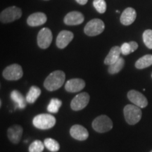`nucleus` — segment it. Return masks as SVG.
Returning a JSON list of instances; mask_svg holds the SVG:
<instances>
[{
    "label": "nucleus",
    "instance_id": "nucleus-14",
    "mask_svg": "<svg viewBox=\"0 0 152 152\" xmlns=\"http://www.w3.org/2000/svg\"><path fill=\"white\" fill-rule=\"evenodd\" d=\"M85 82L80 78H73L66 82L65 85L66 90L68 92H77L84 89Z\"/></svg>",
    "mask_w": 152,
    "mask_h": 152
},
{
    "label": "nucleus",
    "instance_id": "nucleus-26",
    "mask_svg": "<svg viewBox=\"0 0 152 152\" xmlns=\"http://www.w3.org/2000/svg\"><path fill=\"white\" fill-rule=\"evenodd\" d=\"M93 6L100 14H104L106 10V3L105 0H94Z\"/></svg>",
    "mask_w": 152,
    "mask_h": 152
},
{
    "label": "nucleus",
    "instance_id": "nucleus-2",
    "mask_svg": "<svg viewBox=\"0 0 152 152\" xmlns=\"http://www.w3.org/2000/svg\"><path fill=\"white\" fill-rule=\"evenodd\" d=\"M33 124L35 128L40 130H48L56 124V118L51 114H39L33 118Z\"/></svg>",
    "mask_w": 152,
    "mask_h": 152
},
{
    "label": "nucleus",
    "instance_id": "nucleus-16",
    "mask_svg": "<svg viewBox=\"0 0 152 152\" xmlns=\"http://www.w3.org/2000/svg\"><path fill=\"white\" fill-rule=\"evenodd\" d=\"M47 16L44 13L37 12L34 13L28 17L27 19V23L31 27H36L45 24L47 22Z\"/></svg>",
    "mask_w": 152,
    "mask_h": 152
},
{
    "label": "nucleus",
    "instance_id": "nucleus-8",
    "mask_svg": "<svg viewBox=\"0 0 152 152\" xmlns=\"http://www.w3.org/2000/svg\"><path fill=\"white\" fill-rule=\"evenodd\" d=\"M90 102V95L87 92H82L77 94L73 99L71 107L73 111H80L85 109Z\"/></svg>",
    "mask_w": 152,
    "mask_h": 152
},
{
    "label": "nucleus",
    "instance_id": "nucleus-22",
    "mask_svg": "<svg viewBox=\"0 0 152 152\" xmlns=\"http://www.w3.org/2000/svg\"><path fill=\"white\" fill-rule=\"evenodd\" d=\"M125 65V60L124 58L121 57L116 62H115L114 64H111V65L109 66V69H108V71L110 74H116L119 73L121 70L123 69V67H124Z\"/></svg>",
    "mask_w": 152,
    "mask_h": 152
},
{
    "label": "nucleus",
    "instance_id": "nucleus-25",
    "mask_svg": "<svg viewBox=\"0 0 152 152\" xmlns=\"http://www.w3.org/2000/svg\"><path fill=\"white\" fill-rule=\"evenodd\" d=\"M45 147V144L40 140H35L30 145L29 152H42Z\"/></svg>",
    "mask_w": 152,
    "mask_h": 152
},
{
    "label": "nucleus",
    "instance_id": "nucleus-5",
    "mask_svg": "<svg viewBox=\"0 0 152 152\" xmlns=\"http://www.w3.org/2000/svg\"><path fill=\"white\" fill-rule=\"evenodd\" d=\"M22 16L21 9L18 7H10L4 9L1 12L0 14V20L3 23H8L18 20Z\"/></svg>",
    "mask_w": 152,
    "mask_h": 152
},
{
    "label": "nucleus",
    "instance_id": "nucleus-1",
    "mask_svg": "<svg viewBox=\"0 0 152 152\" xmlns=\"http://www.w3.org/2000/svg\"><path fill=\"white\" fill-rule=\"evenodd\" d=\"M66 75L62 71H56L51 73L44 82V86L48 91L58 90L65 83Z\"/></svg>",
    "mask_w": 152,
    "mask_h": 152
},
{
    "label": "nucleus",
    "instance_id": "nucleus-21",
    "mask_svg": "<svg viewBox=\"0 0 152 152\" xmlns=\"http://www.w3.org/2000/svg\"><path fill=\"white\" fill-rule=\"evenodd\" d=\"M41 94V90L37 86H32L26 95V100L30 104H33Z\"/></svg>",
    "mask_w": 152,
    "mask_h": 152
},
{
    "label": "nucleus",
    "instance_id": "nucleus-20",
    "mask_svg": "<svg viewBox=\"0 0 152 152\" xmlns=\"http://www.w3.org/2000/svg\"><path fill=\"white\" fill-rule=\"evenodd\" d=\"M152 65V55L147 54L141 57L135 63V67L137 69H144Z\"/></svg>",
    "mask_w": 152,
    "mask_h": 152
},
{
    "label": "nucleus",
    "instance_id": "nucleus-23",
    "mask_svg": "<svg viewBox=\"0 0 152 152\" xmlns=\"http://www.w3.org/2000/svg\"><path fill=\"white\" fill-rule=\"evenodd\" d=\"M45 147L47 148L49 151L52 152H56L60 149V145L56 140L52 138H47L44 141Z\"/></svg>",
    "mask_w": 152,
    "mask_h": 152
},
{
    "label": "nucleus",
    "instance_id": "nucleus-29",
    "mask_svg": "<svg viewBox=\"0 0 152 152\" xmlns=\"http://www.w3.org/2000/svg\"><path fill=\"white\" fill-rule=\"evenodd\" d=\"M75 1H77V2L79 4L85 5L87 3V1H88V0H75Z\"/></svg>",
    "mask_w": 152,
    "mask_h": 152
},
{
    "label": "nucleus",
    "instance_id": "nucleus-17",
    "mask_svg": "<svg viewBox=\"0 0 152 152\" xmlns=\"http://www.w3.org/2000/svg\"><path fill=\"white\" fill-rule=\"evenodd\" d=\"M137 17L136 11L133 8L125 9L121 16V22L124 26H130L134 22Z\"/></svg>",
    "mask_w": 152,
    "mask_h": 152
},
{
    "label": "nucleus",
    "instance_id": "nucleus-24",
    "mask_svg": "<svg viewBox=\"0 0 152 152\" xmlns=\"http://www.w3.org/2000/svg\"><path fill=\"white\" fill-rule=\"evenodd\" d=\"M62 105V102L60 99L56 98L52 99L49 102V105L47 106V111L49 113H56L59 111L60 107Z\"/></svg>",
    "mask_w": 152,
    "mask_h": 152
},
{
    "label": "nucleus",
    "instance_id": "nucleus-19",
    "mask_svg": "<svg viewBox=\"0 0 152 152\" xmlns=\"http://www.w3.org/2000/svg\"><path fill=\"white\" fill-rule=\"evenodd\" d=\"M11 99L17 104V106L19 109H23L26 106L27 100L18 91L13 90L11 93Z\"/></svg>",
    "mask_w": 152,
    "mask_h": 152
},
{
    "label": "nucleus",
    "instance_id": "nucleus-4",
    "mask_svg": "<svg viewBox=\"0 0 152 152\" xmlns=\"http://www.w3.org/2000/svg\"><path fill=\"white\" fill-rule=\"evenodd\" d=\"M92 128L96 132L99 133L109 132L113 128V122L107 115H101L93 121Z\"/></svg>",
    "mask_w": 152,
    "mask_h": 152
},
{
    "label": "nucleus",
    "instance_id": "nucleus-3",
    "mask_svg": "<svg viewBox=\"0 0 152 152\" xmlns=\"http://www.w3.org/2000/svg\"><path fill=\"white\" fill-rule=\"evenodd\" d=\"M125 119L129 125H135L142 118L141 109L132 104H128L123 109Z\"/></svg>",
    "mask_w": 152,
    "mask_h": 152
},
{
    "label": "nucleus",
    "instance_id": "nucleus-28",
    "mask_svg": "<svg viewBox=\"0 0 152 152\" xmlns=\"http://www.w3.org/2000/svg\"><path fill=\"white\" fill-rule=\"evenodd\" d=\"M121 54L123 55H128L132 53V47H131L130 42H125L123 43L121 47Z\"/></svg>",
    "mask_w": 152,
    "mask_h": 152
},
{
    "label": "nucleus",
    "instance_id": "nucleus-10",
    "mask_svg": "<svg viewBox=\"0 0 152 152\" xmlns=\"http://www.w3.org/2000/svg\"><path fill=\"white\" fill-rule=\"evenodd\" d=\"M128 98L132 103L140 108H145L148 105L147 99L138 91L132 90L128 93Z\"/></svg>",
    "mask_w": 152,
    "mask_h": 152
},
{
    "label": "nucleus",
    "instance_id": "nucleus-11",
    "mask_svg": "<svg viewBox=\"0 0 152 152\" xmlns=\"http://www.w3.org/2000/svg\"><path fill=\"white\" fill-rule=\"evenodd\" d=\"M73 33L68 30H62L56 37V46L59 49H64L73 40Z\"/></svg>",
    "mask_w": 152,
    "mask_h": 152
},
{
    "label": "nucleus",
    "instance_id": "nucleus-27",
    "mask_svg": "<svg viewBox=\"0 0 152 152\" xmlns=\"http://www.w3.org/2000/svg\"><path fill=\"white\" fill-rule=\"evenodd\" d=\"M143 41L147 47L152 49V30H146L144 32Z\"/></svg>",
    "mask_w": 152,
    "mask_h": 152
},
{
    "label": "nucleus",
    "instance_id": "nucleus-31",
    "mask_svg": "<svg viewBox=\"0 0 152 152\" xmlns=\"http://www.w3.org/2000/svg\"><path fill=\"white\" fill-rule=\"evenodd\" d=\"M151 77H152V74H151Z\"/></svg>",
    "mask_w": 152,
    "mask_h": 152
},
{
    "label": "nucleus",
    "instance_id": "nucleus-6",
    "mask_svg": "<svg viewBox=\"0 0 152 152\" xmlns=\"http://www.w3.org/2000/svg\"><path fill=\"white\" fill-rule=\"evenodd\" d=\"M104 28H105L104 23L101 19L94 18L90 20L86 24L84 28V32L87 35L93 37L102 33Z\"/></svg>",
    "mask_w": 152,
    "mask_h": 152
},
{
    "label": "nucleus",
    "instance_id": "nucleus-9",
    "mask_svg": "<svg viewBox=\"0 0 152 152\" xmlns=\"http://www.w3.org/2000/svg\"><path fill=\"white\" fill-rule=\"evenodd\" d=\"M53 36L50 29L43 28L37 35V45L41 49H47L50 46L52 42Z\"/></svg>",
    "mask_w": 152,
    "mask_h": 152
},
{
    "label": "nucleus",
    "instance_id": "nucleus-12",
    "mask_svg": "<svg viewBox=\"0 0 152 152\" xmlns=\"http://www.w3.org/2000/svg\"><path fill=\"white\" fill-rule=\"evenodd\" d=\"M70 134L71 137L79 141L86 140L89 137L88 131L85 127L80 125H74L70 130Z\"/></svg>",
    "mask_w": 152,
    "mask_h": 152
},
{
    "label": "nucleus",
    "instance_id": "nucleus-15",
    "mask_svg": "<svg viewBox=\"0 0 152 152\" xmlns=\"http://www.w3.org/2000/svg\"><path fill=\"white\" fill-rule=\"evenodd\" d=\"M23 128L18 125H14L7 130V137L14 144H18L20 141L23 134Z\"/></svg>",
    "mask_w": 152,
    "mask_h": 152
},
{
    "label": "nucleus",
    "instance_id": "nucleus-7",
    "mask_svg": "<svg viewBox=\"0 0 152 152\" xmlns=\"http://www.w3.org/2000/svg\"><path fill=\"white\" fill-rule=\"evenodd\" d=\"M2 75L7 80H18L23 77V71L21 66L18 64H14L7 66L3 71Z\"/></svg>",
    "mask_w": 152,
    "mask_h": 152
},
{
    "label": "nucleus",
    "instance_id": "nucleus-30",
    "mask_svg": "<svg viewBox=\"0 0 152 152\" xmlns=\"http://www.w3.org/2000/svg\"><path fill=\"white\" fill-rule=\"evenodd\" d=\"M150 152H152V151H150Z\"/></svg>",
    "mask_w": 152,
    "mask_h": 152
},
{
    "label": "nucleus",
    "instance_id": "nucleus-18",
    "mask_svg": "<svg viewBox=\"0 0 152 152\" xmlns=\"http://www.w3.org/2000/svg\"><path fill=\"white\" fill-rule=\"evenodd\" d=\"M121 47L115 46L113 47L110 50L109 54L106 56V58L104 59V64L106 65H111V64H114L118 60L121 58Z\"/></svg>",
    "mask_w": 152,
    "mask_h": 152
},
{
    "label": "nucleus",
    "instance_id": "nucleus-13",
    "mask_svg": "<svg viewBox=\"0 0 152 152\" xmlns=\"http://www.w3.org/2000/svg\"><path fill=\"white\" fill-rule=\"evenodd\" d=\"M85 20V17L79 11H71L64 18V23L68 26H77L81 24Z\"/></svg>",
    "mask_w": 152,
    "mask_h": 152
}]
</instances>
